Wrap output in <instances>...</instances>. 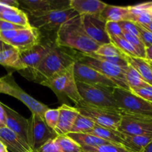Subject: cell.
I'll use <instances>...</instances> for the list:
<instances>
[{
	"instance_id": "d6986e66",
	"label": "cell",
	"mask_w": 152,
	"mask_h": 152,
	"mask_svg": "<svg viewBox=\"0 0 152 152\" xmlns=\"http://www.w3.org/2000/svg\"><path fill=\"white\" fill-rule=\"evenodd\" d=\"M70 7L78 15H96L99 16L106 3L99 0H70Z\"/></svg>"
},
{
	"instance_id": "f546056e",
	"label": "cell",
	"mask_w": 152,
	"mask_h": 152,
	"mask_svg": "<svg viewBox=\"0 0 152 152\" xmlns=\"http://www.w3.org/2000/svg\"><path fill=\"white\" fill-rule=\"evenodd\" d=\"M55 140L62 152H83L82 147L67 134L58 135Z\"/></svg>"
},
{
	"instance_id": "9c48e42d",
	"label": "cell",
	"mask_w": 152,
	"mask_h": 152,
	"mask_svg": "<svg viewBox=\"0 0 152 152\" xmlns=\"http://www.w3.org/2000/svg\"><path fill=\"white\" fill-rule=\"evenodd\" d=\"M76 108L80 114L88 117L97 126L118 131L123 117L121 111L92 106L83 101L76 105Z\"/></svg>"
},
{
	"instance_id": "7402d4cb",
	"label": "cell",
	"mask_w": 152,
	"mask_h": 152,
	"mask_svg": "<svg viewBox=\"0 0 152 152\" xmlns=\"http://www.w3.org/2000/svg\"><path fill=\"white\" fill-rule=\"evenodd\" d=\"M0 65L18 72L24 69L19 51L13 47L0 51Z\"/></svg>"
},
{
	"instance_id": "d590c367",
	"label": "cell",
	"mask_w": 152,
	"mask_h": 152,
	"mask_svg": "<svg viewBox=\"0 0 152 152\" xmlns=\"http://www.w3.org/2000/svg\"><path fill=\"white\" fill-rule=\"evenodd\" d=\"M105 31L110 37H122L123 31L120 28L119 22H107L105 23Z\"/></svg>"
},
{
	"instance_id": "ee69618b",
	"label": "cell",
	"mask_w": 152,
	"mask_h": 152,
	"mask_svg": "<svg viewBox=\"0 0 152 152\" xmlns=\"http://www.w3.org/2000/svg\"><path fill=\"white\" fill-rule=\"evenodd\" d=\"M0 3L9 7H15V8H19V1L16 0H0ZM20 9V8H19Z\"/></svg>"
},
{
	"instance_id": "d6a6232c",
	"label": "cell",
	"mask_w": 152,
	"mask_h": 152,
	"mask_svg": "<svg viewBox=\"0 0 152 152\" xmlns=\"http://www.w3.org/2000/svg\"><path fill=\"white\" fill-rule=\"evenodd\" d=\"M83 152H132L120 145L106 144L97 147H82Z\"/></svg>"
},
{
	"instance_id": "c3c4849f",
	"label": "cell",
	"mask_w": 152,
	"mask_h": 152,
	"mask_svg": "<svg viewBox=\"0 0 152 152\" xmlns=\"http://www.w3.org/2000/svg\"><path fill=\"white\" fill-rule=\"evenodd\" d=\"M142 28H144L145 29H146L147 31H148L149 32L152 33V22L148 24H144V25H140Z\"/></svg>"
},
{
	"instance_id": "1f68e13d",
	"label": "cell",
	"mask_w": 152,
	"mask_h": 152,
	"mask_svg": "<svg viewBox=\"0 0 152 152\" xmlns=\"http://www.w3.org/2000/svg\"><path fill=\"white\" fill-rule=\"evenodd\" d=\"M94 53L100 56H109V57L126 58V54H124L117 46L111 42L100 45Z\"/></svg>"
},
{
	"instance_id": "8d00e7d4",
	"label": "cell",
	"mask_w": 152,
	"mask_h": 152,
	"mask_svg": "<svg viewBox=\"0 0 152 152\" xmlns=\"http://www.w3.org/2000/svg\"><path fill=\"white\" fill-rule=\"evenodd\" d=\"M120 28H122L123 32L128 33L129 34L139 37V32H138L137 25L135 22L132 21H121L119 22Z\"/></svg>"
},
{
	"instance_id": "681fc988",
	"label": "cell",
	"mask_w": 152,
	"mask_h": 152,
	"mask_svg": "<svg viewBox=\"0 0 152 152\" xmlns=\"http://www.w3.org/2000/svg\"><path fill=\"white\" fill-rule=\"evenodd\" d=\"M0 152H9L5 145L0 141Z\"/></svg>"
},
{
	"instance_id": "8fae6325",
	"label": "cell",
	"mask_w": 152,
	"mask_h": 152,
	"mask_svg": "<svg viewBox=\"0 0 152 152\" xmlns=\"http://www.w3.org/2000/svg\"><path fill=\"white\" fill-rule=\"evenodd\" d=\"M29 127V144L33 152L58 136L55 131L47 126L44 118L36 114H31Z\"/></svg>"
},
{
	"instance_id": "60d3db41",
	"label": "cell",
	"mask_w": 152,
	"mask_h": 152,
	"mask_svg": "<svg viewBox=\"0 0 152 152\" xmlns=\"http://www.w3.org/2000/svg\"><path fill=\"white\" fill-rule=\"evenodd\" d=\"M20 30H13V31H0V40L4 42V43L7 44L10 40L14 38Z\"/></svg>"
},
{
	"instance_id": "277c9868",
	"label": "cell",
	"mask_w": 152,
	"mask_h": 152,
	"mask_svg": "<svg viewBox=\"0 0 152 152\" xmlns=\"http://www.w3.org/2000/svg\"><path fill=\"white\" fill-rule=\"evenodd\" d=\"M31 27L38 30L41 34H55L61 26L69 19L77 16L71 7L66 9L41 13H27Z\"/></svg>"
},
{
	"instance_id": "6da1fadb",
	"label": "cell",
	"mask_w": 152,
	"mask_h": 152,
	"mask_svg": "<svg viewBox=\"0 0 152 152\" xmlns=\"http://www.w3.org/2000/svg\"><path fill=\"white\" fill-rule=\"evenodd\" d=\"M56 43L83 53H95L100 46L87 35L80 15L69 19L59 28L56 32Z\"/></svg>"
},
{
	"instance_id": "d4e9b609",
	"label": "cell",
	"mask_w": 152,
	"mask_h": 152,
	"mask_svg": "<svg viewBox=\"0 0 152 152\" xmlns=\"http://www.w3.org/2000/svg\"><path fill=\"white\" fill-rule=\"evenodd\" d=\"M67 135L77 142L81 147H97L106 144H111L91 134L68 133Z\"/></svg>"
},
{
	"instance_id": "7dc6e473",
	"label": "cell",
	"mask_w": 152,
	"mask_h": 152,
	"mask_svg": "<svg viewBox=\"0 0 152 152\" xmlns=\"http://www.w3.org/2000/svg\"><path fill=\"white\" fill-rule=\"evenodd\" d=\"M141 152H152V140L142 149Z\"/></svg>"
},
{
	"instance_id": "ba28073f",
	"label": "cell",
	"mask_w": 152,
	"mask_h": 152,
	"mask_svg": "<svg viewBox=\"0 0 152 152\" xmlns=\"http://www.w3.org/2000/svg\"><path fill=\"white\" fill-rule=\"evenodd\" d=\"M0 94L9 95L23 102L31 111L40 117H44V114L49 108L48 105L42 103L27 94L15 81L12 73H8L0 78Z\"/></svg>"
},
{
	"instance_id": "836d02e7",
	"label": "cell",
	"mask_w": 152,
	"mask_h": 152,
	"mask_svg": "<svg viewBox=\"0 0 152 152\" xmlns=\"http://www.w3.org/2000/svg\"><path fill=\"white\" fill-rule=\"evenodd\" d=\"M123 37L125 39H126L129 42L131 43V45L137 50L140 57L145 59V47L139 37H135V36H133L132 34H129L128 33L125 32H123V37Z\"/></svg>"
},
{
	"instance_id": "e575fe53",
	"label": "cell",
	"mask_w": 152,
	"mask_h": 152,
	"mask_svg": "<svg viewBox=\"0 0 152 152\" xmlns=\"http://www.w3.org/2000/svg\"><path fill=\"white\" fill-rule=\"evenodd\" d=\"M59 108H56V109H50V108H48L45 112L43 118H44V120L46 124H47V126L50 129H51L52 130L55 131V129H56V126H57L58 120H59Z\"/></svg>"
},
{
	"instance_id": "f6af8a7d",
	"label": "cell",
	"mask_w": 152,
	"mask_h": 152,
	"mask_svg": "<svg viewBox=\"0 0 152 152\" xmlns=\"http://www.w3.org/2000/svg\"><path fill=\"white\" fill-rule=\"evenodd\" d=\"M145 59L152 61V45L145 48Z\"/></svg>"
},
{
	"instance_id": "74e56055",
	"label": "cell",
	"mask_w": 152,
	"mask_h": 152,
	"mask_svg": "<svg viewBox=\"0 0 152 152\" xmlns=\"http://www.w3.org/2000/svg\"><path fill=\"white\" fill-rule=\"evenodd\" d=\"M136 24L137 25L138 32H139V38L140 39L142 42L144 44L145 48L150 47L152 45V33L142 28L140 24Z\"/></svg>"
},
{
	"instance_id": "b9f144b4",
	"label": "cell",
	"mask_w": 152,
	"mask_h": 152,
	"mask_svg": "<svg viewBox=\"0 0 152 152\" xmlns=\"http://www.w3.org/2000/svg\"><path fill=\"white\" fill-rule=\"evenodd\" d=\"M24 27L19 26V25H15L11 22H7V21L0 19V31H13V30H22L25 29Z\"/></svg>"
},
{
	"instance_id": "83f0119b",
	"label": "cell",
	"mask_w": 152,
	"mask_h": 152,
	"mask_svg": "<svg viewBox=\"0 0 152 152\" xmlns=\"http://www.w3.org/2000/svg\"><path fill=\"white\" fill-rule=\"evenodd\" d=\"M0 19L11 22L15 25L24 27V28H30L28 15L25 12L21 9H17L13 12H10L4 14H0Z\"/></svg>"
},
{
	"instance_id": "7a4b0ae2",
	"label": "cell",
	"mask_w": 152,
	"mask_h": 152,
	"mask_svg": "<svg viewBox=\"0 0 152 152\" xmlns=\"http://www.w3.org/2000/svg\"><path fill=\"white\" fill-rule=\"evenodd\" d=\"M80 52L56 44L42 59L34 72L33 81L41 84L78 60Z\"/></svg>"
},
{
	"instance_id": "ac0fdd59",
	"label": "cell",
	"mask_w": 152,
	"mask_h": 152,
	"mask_svg": "<svg viewBox=\"0 0 152 152\" xmlns=\"http://www.w3.org/2000/svg\"><path fill=\"white\" fill-rule=\"evenodd\" d=\"M59 117L55 132L57 135H65L70 133L76 119L80 114L76 107L62 104L59 107Z\"/></svg>"
},
{
	"instance_id": "f1b7e54d",
	"label": "cell",
	"mask_w": 152,
	"mask_h": 152,
	"mask_svg": "<svg viewBox=\"0 0 152 152\" xmlns=\"http://www.w3.org/2000/svg\"><path fill=\"white\" fill-rule=\"evenodd\" d=\"M96 126L95 123L88 117L79 114L70 133L88 134Z\"/></svg>"
},
{
	"instance_id": "5bb4252c",
	"label": "cell",
	"mask_w": 152,
	"mask_h": 152,
	"mask_svg": "<svg viewBox=\"0 0 152 152\" xmlns=\"http://www.w3.org/2000/svg\"><path fill=\"white\" fill-rule=\"evenodd\" d=\"M74 72L76 81L94 86H107L111 88L118 87L112 80L79 61H77L74 63Z\"/></svg>"
},
{
	"instance_id": "4316f807",
	"label": "cell",
	"mask_w": 152,
	"mask_h": 152,
	"mask_svg": "<svg viewBox=\"0 0 152 152\" xmlns=\"http://www.w3.org/2000/svg\"><path fill=\"white\" fill-rule=\"evenodd\" d=\"M126 80L130 91L149 86V84L142 78L139 73L130 65H129L126 70Z\"/></svg>"
},
{
	"instance_id": "f907efd6",
	"label": "cell",
	"mask_w": 152,
	"mask_h": 152,
	"mask_svg": "<svg viewBox=\"0 0 152 152\" xmlns=\"http://www.w3.org/2000/svg\"><path fill=\"white\" fill-rule=\"evenodd\" d=\"M146 61H147V62H148V64H149V65H150V66H151V68H152V61H149V60H147V59H146Z\"/></svg>"
},
{
	"instance_id": "cb8c5ba5",
	"label": "cell",
	"mask_w": 152,
	"mask_h": 152,
	"mask_svg": "<svg viewBox=\"0 0 152 152\" xmlns=\"http://www.w3.org/2000/svg\"><path fill=\"white\" fill-rule=\"evenodd\" d=\"M126 59L131 66L133 67L148 84L152 86V68L146 59L134 57L126 55Z\"/></svg>"
},
{
	"instance_id": "f35d334b",
	"label": "cell",
	"mask_w": 152,
	"mask_h": 152,
	"mask_svg": "<svg viewBox=\"0 0 152 152\" xmlns=\"http://www.w3.org/2000/svg\"><path fill=\"white\" fill-rule=\"evenodd\" d=\"M131 91L133 92L134 94L137 95L142 99H143L144 100L152 103V86L151 85L145 86V87Z\"/></svg>"
},
{
	"instance_id": "8992f818",
	"label": "cell",
	"mask_w": 152,
	"mask_h": 152,
	"mask_svg": "<svg viewBox=\"0 0 152 152\" xmlns=\"http://www.w3.org/2000/svg\"><path fill=\"white\" fill-rule=\"evenodd\" d=\"M113 96L123 114L152 118V105L130 90L120 87L113 89Z\"/></svg>"
},
{
	"instance_id": "ab89813d",
	"label": "cell",
	"mask_w": 152,
	"mask_h": 152,
	"mask_svg": "<svg viewBox=\"0 0 152 152\" xmlns=\"http://www.w3.org/2000/svg\"><path fill=\"white\" fill-rule=\"evenodd\" d=\"M35 152H62L58 144L56 143V140H50L48 142H46L40 148H39Z\"/></svg>"
},
{
	"instance_id": "30bf717a",
	"label": "cell",
	"mask_w": 152,
	"mask_h": 152,
	"mask_svg": "<svg viewBox=\"0 0 152 152\" xmlns=\"http://www.w3.org/2000/svg\"><path fill=\"white\" fill-rule=\"evenodd\" d=\"M77 61L91 67L102 75L105 76L107 78L112 80L118 87L126 90H130L126 80V70L127 68H123L105 61L90 57L81 52L80 53Z\"/></svg>"
},
{
	"instance_id": "5b68a950",
	"label": "cell",
	"mask_w": 152,
	"mask_h": 152,
	"mask_svg": "<svg viewBox=\"0 0 152 152\" xmlns=\"http://www.w3.org/2000/svg\"><path fill=\"white\" fill-rule=\"evenodd\" d=\"M76 82L79 93L84 102L98 108L121 111L113 96L112 92L114 88Z\"/></svg>"
},
{
	"instance_id": "e0dca14e",
	"label": "cell",
	"mask_w": 152,
	"mask_h": 152,
	"mask_svg": "<svg viewBox=\"0 0 152 152\" xmlns=\"http://www.w3.org/2000/svg\"><path fill=\"white\" fill-rule=\"evenodd\" d=\"M41 41V33L36 28L30 27L20 30L19 34L7 42L11 47L17 49L19 52L28 50L34 47Z\"/></svg>"
},
{
	"instance_id": "f5cc1de1",
	"label": "cell",
	"mask_w": 152,
	"mask_h": 152,
	"mask_svg": "<svg viewBox=\"0 0 152 152\" xmlns=\"http://www.w3.org/2000/svg\"><path fill=\"white\" fill-rule=\"evenodd\" d=\"M151 105H152V103H151Z\"/></svg>"
},
{
	"instance_id": "9a60e30c",
	"label": "cell",
	"mask_w": 152,
	"mask_h": 152,
	"mask_svg": "<svg viewBox=\"0 0 152 152\" xmlns=\"http://www.w3.org/2000/svg\"><path fill=\"white\" fill-rule=\"evenodd\" d=\"M2 105L6 114V127L14 132L31 148L29 144L30 120L22 117L7 105L3 103Z\"/></svg>"
},
{
	"instance_id": "484cf974",
	"label": "cell",
	"mask_w": 152,
	"mask_h": 152,
	"mask_svg": "<svg viewBox=\"0 0 152 152\" xmlns=\"http://www.w3.org/2000/svg\"><path fill=\"white\" fill-rule=\"evenodd\" d=\"M151 140V137L125 134L124 147L132 152H141Z\"/></svg>"
},
{
	"instance_id": "816d5d0a",
	"label": "cell",
	"mask_w": 152,
	"mask_h": 152,
	"mask_svg": "<svg viewBox=\"0 0 152 152\" xmlns=\"http://www.w3.org/2000/svg\"><path fill=\"white\" fill-rule=\"evenodd\" d=\"M150 16H151V21H152V8H151V11H150Z\"/></svg>"
},
{
	"instance_id": "7bdbcfd3",
	"label": "cell",
	"mask_w": 152,
	"mask_h": 152,
	"mask_svg": "<svg viewBox=\"0 0 152 152\" xmlns=\"http://www.w3.org/2000/svg\"><path fill=\"white\" fill-rule=\"evenodd\" d=\"M6 127V114L1 102H0V128Z\"/></svg>"
},
{
	"instance_id": "4dcf8cb0",
	"label": "cell",
	"mask_w": 152,
	"mask_h": 152,
	"mask_svg": "<svg viewBox=\"0 0 152 152\" xmlns=\"http://www.w3.org/2000/svg\"><path fill=\"white\" fill-rule=\"evenodd\" d=\"M110 40H111V42L117 46L124 54L129 56H134V57H140L139 54L134 48L123 37H110Z\"/></svg>"
},
{
	"instance_id": "4fadbf2b",
	"label": "cell",
	"mask_w": 152,
	"mask_h": 152,
	"mask_svg": "<svg viewBox=\"0 0 152 152\" xmlns=\"http://www.w3.org/2000/svg\"><path fill=\"white\" fill-rule=\"evenodd\" d=\"M81 22L83 29L91 39L100 45L111 42L109 36L105 31V23L96 15H81Z\"/></svg>"
},
{
	"instance_id": "bcb514c9",
	"label": "cell",
	"mask_w": 152,
	"mask_h": 152,
	"mask_svg": "<svg viewBox=\"0 0 152 152\" xmlns=\"http://www.w3.org/2000/svg\"><path fill=\"white\" fill-rule=\"evenodd\" d=\"M10 47H11V46H10L9 45L6 44V43H4V42L0 40V51H2V50H6V49L10 48Z\"/></svg>"
},
{
	"instance_id": "7c38bea8",
	"label": "cell",
	"mask_w": 152,
	"mask_h": 152,
	"mask_svg": "<svg viewBox=\"0 0 152 152\" xmlns=\"http://www.w3.org/2000/svg\"><path fill=\"white\" fill-rule=\"evenodd\" d=\"M118 131L125 134L152 137V118L124 114Z\"/></svg>"
},
{
	"instance_id": "52a82bcc",
	"label": "cell",
	"mask_w": 152,
	"mask_h": 152,
	"mask_svg": "<svg viewBox=\"0 0 152 152\" xmlns=\"http://www.w3.org/2000/svg\"><path fill=\"white\" fill-rule=\"evenodd\" d=\"M55 44L56 39H51L41 35V41L39 44L28 50L19 52L24 67L22 71H19V74L25 77L27 80L33 81L36 69Z\"/></svg>"
},
{
	"instance_id": "3957f363",
	"label": "cell",
	"mask_w": 152,
	"mask_h": 152,
	"mask_svg": "<svg viewBox=\"0 0 152 152\" xmlns=\"http://www.w3.org/2000/svg\"><path fill=\"white\" fill-rule=\"evenodd\" d=\"M74 70V64H72L66 69L54 74L40 85L51 89L60 102L68 98L77 105L83 99L77 88Z\"/></svg>"
},
{
	"instance_id": "ffe728a7",
	"label": "cell",
	"mask_w": 152,
	"mask_h": 152,
	"mask_svg": "<svg viewBox=\"0 0 152 152\" xmlns=\"http://www.w3.org/2000/svg\"><path fill=\"white\" fill-rule=\"evenodd\" d=\"M0 141L10 152H33L14 132L7 127L0 128Z\"/></svg>"
},
{
	"instance_id": "2e32d148",
	"label": "cell",
	"mask_w": 152,
	"mask_h": 152,
	"mask_svg": "<svg viewBox=\"0 0 152 152\" xmlns=\"http://www.w3.org/2000/svg\"><path fill=\"white\" fill-rule=\"evenodd\" d=\"M19 8L25 13H41L66 9L70 0H19Z\"/></svg>"
},
{
	"instance_id": "603a6c76",
	"label": "cell",
	"mask_w": 152,
	"mask_h": 152,
	"mask_svg": "<svg viewBox=\"0 0 152 152\" xmlns=\"http://www.w3.org/2000/svg\"><path fill=\"white\" fill-rule=\"evenodd\" d=\"M104 22H116L126 21L129 19V6L120 7L107 4L103 11L99 15Z\"/></svg>"
},
{
	"instance_id": "44dd1931",
	"label": "cell",
	"mask_w": 152,
	"mask_h": 152,
	"mask_svg": "<svg viewBox=\"0 0 152 152\" xmlns=\"http://www.w3.org/2000/svg\"><path fill=\"white\" fill-rule=\"evenodd\" d=\"M88 134L100 137L101 139L116 145H120L124 147L125 145V134L117 130L106 129L96 126Z\"/></svg>"
}]
</instances>
